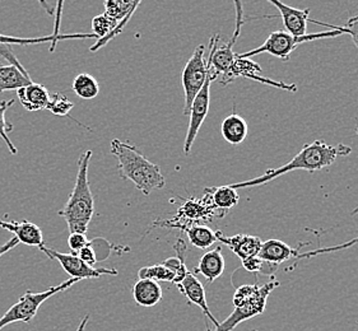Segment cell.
Wrapping results in <instances>:
<instances>
[{
	"instance_id": "obj_1",
	"label": "cell",
	"mask_w": 358,
	"mask_h": 331,
	"mask_svg": "<svg viewBox=\"0 0 358 331\" xmlns=\"http://www.w3.org/2000/svg\"><path fill=\"white\" fill-rule=\"evenodd\" d=\"M352 153L351 147L344 145H329L322 140H314L310 145L302 147L299 154H296L287 165L269 170L264 175L250 179V180L231 184L234 189H249V187L259 186L263 184H268L271 181L275 180L285 173L292 172L297 170H303L308 172L320 171L327 167L333 165L339 157L350 156Z\"/></svg>"
},
{
	"instance_id": "obj_2",
	"label": "cell",
	"mask_w": 358,
	"mask_h": 331,
	"mask_svg": "<svg viewBox=\"0 0 358 331\" xmlns=\"http://www.w3.org/2000/svg\"><path fill=\"white\" fill-rule=\"evenodd\" d=\"M111 154L119 162L117 170L122 180L131 181L141 193L150 195L155 190L165 187V176L159 166L147 159L136 145L114 139L111 142Z\"/></svg>"
},
{
	"instance_id": "obj_3",
	"label": "cell",
	"mask_w": 358,
	"mask_h": 331,
	"mask_svg": "<svg viewBox=\"0 0 358 331\" xmlns=\"http://www.w3.org/2000/svg\"><path fill=\"white\" fill-rule=\"evenodd\" d=\"M94 152L87 149L78 159V172L72 194L69 195L62 210L57 216L64 219L71 233H86L94 214V198L90 181H88V167Z\"/></svg>"
},
{
	"instance_id": "obj_4",
	"label": "cell",
	"mask_w": 358,
	"mask_h": 331,
	"mask_svg": "<svg viewBox=\"0 0 358 331\" xmlns=\"http://www.w3.org/2000/svg\"><path fill=\"white\" fill-rule=\"evenodd\" d=\"M342 35L343 34L341 31L334 29L327 31V32L303 35V36L300 37L292 36L286 31H275V32H272L269 35L263 45H260L257 49H252V50L248 51V52L240 54V57L250 59L251 57H257L259 54L266 52V54L280 59L283 61H288L291 58V54L301 43L322 40V38H333V37L342 36Z\"/></svg>"
},
{
	"instance_id": "obj_5",
	"label": "cell",
	"mask_w": 358,
	"mask_h": 331,
	"mask_svg": "<svg viewBox=\"0 0 358 331\" xmlns=\"http://www.w3.org/2000/svg\"><path fill=\"white\" fill-rule=\"evenodd\" d=\"M78 281L76 278H71L68 281H63L62 284L51 287L43 292L36 293V292L29 290L26 295H22L21 298L0 318V330L7 325L29 323L34 317L36 316L37 311L45 301H48L52 295L68 290Z\"/></svg>"
},
{
	"instance_id": "obj_6",
	"label": "cell",
	"mask_w": 358,
	"mask_h": 331,
	"mask_svg": "<svg viewBox=\"0 0 358 331\" xmlns=\"http://www.w3.org/2000/svg\"><path fill=\"white\" fill-rule=\"evenodd\" d=\"M278 287H280V281L275 279H272L263 286H259L258 290L251 295L250 298H248L240 306L235 307L232 314L223 323H220L218 328H215V330L212 331H232L241 323L262 315L266 307V301L269 295Z\"/></svg>"
},
{
	"instance_id": "obj_7",
	"label": "cell",
	"mask_w": 358,
	"mask_h": 331,
	"mask_svg": "<svg viewBox=\"0 0 358 331\" xmlns=\"http://www.w3.org/2000/svg\"><path fill=\"white\" fill-rule=\"evenodd\" d=\"M208 77V60L206 59V46L199 45L187 60L181 74V82L184 87V115L189 116L190 108L195 96L199 94Z\"/></svg>"
},
{
	"instance_id": "obj_8",
	"label": "cell",
	"mask_w": 358,
	"mask_h": 331,
	"mask_svg": "<svg viewBox=\"0 0 358 331\" xmlns=\"http://www.w3.org/2000/svg\"><path fill=\"white\" fill-rule=\"evenodd\" d=\"M237 78L254 80V82L268 84V86L274 87V88H280V89H283L287 92H296L297 91L296 84H287L285 82L265 78L263 75V69L258 63L252 61L251 59L243 58V57H240V54L235 55V59L229 66V72L226 73V75L218 82H220L221 86L226 87L231 84Z\"/></svg>"
},
{
	"instance_id": "obj_9",
	"label": "cell",
	"mask_w": 358,
	"mask_h": 331,
	"mask_svg": "<svg viewBox=\"0 0 358 331\" xmlns=\"http://www.w3.org/2000/svg\"><path fill=\"white\" fill-rule=\"evenodd\" d=\"M215 80V75L210 72L208 65V77L204 86L201 87L199 94L195 96L192 108H190V122L187 128V138L184 142V153L189 154L192 151L195 139L198 137V133L201 130V125L204 123L210 105V84Z\"/></svg>"
},
{
	"instance_id": "obj_10",
	"label": "cell",
	"mask_w": 358,
	"mask_h": 331,
	"mask_svg": "<svg viewBox=\"0 0 358 331\" xmlns=\"http://www.w3.org/2000/svg\"><path fill=\"white\" fill-rule=\"evenodd\" d=\"M43 253H46L51 260H57V263L64 269L65 273L68 274L71 278H76L79 281L82 279H94V278H100L102 275H117L116 269H106V267H90L85 261L79 259L77 255L74 253H64V252H57L54 249H48V247H41L40 249Z\"/></svg>"
},
{
	"instance_id": "obj_11",
	"label": "cell",
	"mask_w": 358,
	"mask_h": 331,
	"mask_svg": "<svg viewBox=\"0 0 358 331\" xmlns=\"http://www.w3.org/2000/svg\"><path fill=\"white\" fill-rule=\"evenodd\" d=\"M215 216L222 218V216L215 208H212L204 199L199 200L190 198L180 207L178 214L171 222L165 224L179 227L184 230L193 224H199L201 221H209L212 216Z\"/></svg>"
},
{
	"instance_id": "obj_12",
	"label": "cell",
	"mask_w": 358,
	"mask_h": 331,
	"mask_svg": "<svg viewBox=\"0 0 358 331\" xmlns=\"http://www.w3.org/2000/svg\"><path fill=\"white\" fill-rule=\"evenodd\" d=\"M280 10V18L283 21L285 31L292 36L300 37L306 35L310 9H297L287 6L280 0H265Z\"/></svg>"
},
{
	"instance_id": "obj_13",
	"label": "cell",
	"mask_w": 358,
	"mask_h": 331,
	"mask_svg": "<svg viewBox=\"0 0 358 331\" xmlns=\"http://www.w3.org/2000/svg\"><path fill=\"white\" fill-rule=\"evenodd\" d=\"M180 292L182 295H185L187 298V301L190 303H193L195 306H198L203 314L206 315L208 320L215 325V328H218L220 323L217 321L212 312L208 307L207 297H206V290L204 287L201 284V281L194 275L193 273H189L185 275V278L182 281H180L179 284H176Z\"/></svg>"
},
{
	"instance_id": "obj_14",
	"label": "cell",
	"mask_w": 358,
	"mask_h": 331,
	"mask_svg": "<svg viewBox=\"0 0 358 331\" xmlns=\"http://www.w3.org/2000/svg\"><path fill=\"white\" fill-rule=\"evenodd\" d=\"M217 241L222 242L223 245L227 246L231 251L236 255L240 260L248 259L250 256H257L260 246H262V238L251 235H235V236H224L221 230L215 232Z\"/></svg>"
},
{
	"instance_id": "obj_15",
	"label": "cell",
	"mask_w": 358,
	"mask_h": 331,
	"mask_svg": "<svg viewBox=\"0 0 358 331\" xmlns=\"http://www.w3.org/2000/svg\"><path fill=\"white\" fill-rule=\"evenodd\" d=\"M297 255V249L287 245L286 242L280 240H268L265 242H262L258 252L259 258L263 260L268 267H272L274 272L282 263H286L292 258L296 259Z\"/></svg>"
},
{
	"instance_id": "obj_16",
	"label": "cell",
	"mask_w": 358,
	"mask_h": 331,
	"mask_svg": "<svg viewBox=\"0 0 358 331\" xmlns=\"http://www.w3.org/2000/svg\"><path fill=\"white\" fill-rule=\"evenodd\" d=\"M0 228L9 230L23 245L43 247V235L37 224L29 221H3L0 219Z\"/></svg>"
},
{
	"instance_id": "obj_17",
	"label": "cell",
	"mask_w": 358,
	"mask_h": 331,
	"mask_svg": "<svg viewBox=\"0 0 358 331\" xmlns=\"http://www.w3.org/2000/svg\"><path fill=\"white\" fill-rule=\"evenodd\" d=\"M203 199L223 216L229 209L236 207L240 200V196L236 189H234L231 185H226V186L207 187L204 190Z\"/></svg>"
},
{
	"instance_id": "obj_18",
	"label": "cell",
	"mask_w": 358,
	"mask_h": 331,
	"mask_svg": "<svg viewBox=\"0 0 358 331\" xmlns=\"http://www.w3.org/2000/svg\"><path fill=\"white\" fill-rule=\"evenodd\" d=\"M17 97L22 106L27 111H41L46 110L51 100L50 94L46 87L38 83H31L29 86L17 89Z\"/></svg>"
},
{
	"instance_id": "obj_19",
	"label": "cell",
	"mask_w": 358,
	"mask_h": 331,
	"mask_svg": "<svg viewBox=\"0 0 358 331\" xmlns=\"http://www.w3.org/2000/svg\"><path fill=\"white\" fill-rule=\"evenodd\" d=\"M194 272L201 274L208 283H213L215 279H218L224 272V258L221 247H215V250L206 252Z\"/></svg>"
},
{
	"instance_id": "obj_20",
	"label": "cell",
	"mask_w": 358,
	"mask_h": 331,
	"mask_svg": "<svg viewBox=\"0 0 358 331\" xmlns=\"http://www.w3.org/2000/svg\"><path fill=\"white\" fill-rule=\"evenodd\" d=\"M32 83L29 72L24 68L15 65L0 64V94L6 91H15Z\"/></svg>"
},
{
	"instance_id": "obj_21",
	"label": "cell",
	"mask_w": 358,
	"mask_h": 331,
	"mask_svg": "<svg viewBox=\"0 0 358 331\" xmlns=\"http://www.w3.org/2000/svg\"><path fill=\"white\" fill-rule=\"evenodd\" d=\"M133 298L138 306L153 307L162 300V288L158 281L139 279L133 287Z\"/></svg>"
},
{
	"instance_id": "obj_22",
	"label": "cell",
	"mask_w": 358,
	"mask_h": 331,
	"mask_svg": "<svg viewBox=\"0 0 358 331\" xmlns=\"http://www.w3.org/2000/svg\"><path fill=\"white\" fill-rule=\"evenodd\" d=\"M221 133L224 140L229 142V145H241L248 137V124L244 117L234 112L223 120Z\"/></svg>"
},
{
	"instance_id": "obj_23",
	"label": "cell",
	"mask_w": 358,
	"mask_h": 331,
	"mask_svg": "<svg viewBox=\"0 0 358 331\" xmlns=\"http://www.w3.org/2000/svg\"><path fill=\"white\" fill-rule=\"evenodd\" d=\"M184 230L187 233L190 244L196 249L206 250L217 242V235L215 230H210L204 224H193Z\"/></svg>"
},
{
	"instance_id": "obj_24",
	"label": "cell",
	"mask_w": 358,
	"mask_h": 331,
	"mask_svg": "<svg viewBox=\"0 0 358 331\" xmlns=\"http://www.w3.org/2000/svg\"><path fill=\"white\" fill-rule=\"evenodd\" d=\"M175 251H176V256L175 258H170L166 259L162 264L165 267H169L175 273V284H179L180 281L185 278L189 272H187V264H185V255H187V244L184 242V240L179 238L178 242L173 246Z\"/></svg>"
},
{
	"instance_id": "obj_25",
	"label": "cell",
	"mask_w": 358,
	"mask_h": 331,
	"mask_svg": "<svg viewBox=\"0 0 358 331\" xmlns=\"http://www.w3.org/2000/svg\"><path fill=\"white\" fill-rule=\"evenodd\" d=\"M72 88L74 94L82 100H94L100 94V86L97 80L88 73L78 74L73 80Z\"/></svg>"
},
{
	"instance_id": "obj_26",
	"label": "cell",
	"mask_w": 358,
	"mask_h": 331,
	"mask_svg": "<svg viewBox=\"0 0 358 331\" xmlns=\"http://www.w3.org/2000/svg\"><path fill=\"white\" fill-rule=\"evenodd\" d=\"M139 279H152L156 281H175V273L165 267L164 264H156L139 269L138 272Z\"/></svg>"
},
{
	"instance_id": "obj_27",
	"label": "cell",
	"mask_w": 358,
	"mask_h": 331,
	"mask_svg": "<svg viewBox=\"0 0 358 331\" xmlns=\"http://www.w3.org/2000/svg\"><path fill=\"white\" fill-rule=\"evenodd\" d=\"M15 100H9V101H1L0 102V138L4 140V143L7 145L8 149L12 153V154H17L18 151L15 148V145L12 143V140L8 137V133L13 130V125L9 124L7 122V114L8 110L10 106L15 105Z\"/></svg>"
},
{
	"instance_id": "obj_28",
	"label": "cell",
	"mask_w": 358,
	"mask_h": 331,
	"mask_svg": "<svg viewBox=\"0 0 358 331\" xmlns=\"http://www.w3.org/2000/svg\"><path fill=\"white\" fill-rule=\"evenodd\" d=\"M50 43V51H55L57 49V38L50 36L35 37V38H22V37L7 36L0 35V45H20V46H27V45H38V43Z\"/></svg>"
},
{
	"instance_id": "obj_29",
	"label": "cell",
	"mask_w": 358,
	"mask_h": 331,
	"mask_svg": "<svg viewBox=\"0 0 358 331\" xmlns=\"http://www.w3.org/2000/svg\"><path fill=\"white\" fill-rule=\"evenodd\" d=\"M63 7H64V0H57V13H55V22H54V31L52 36L55 37L59 41L64 40H85V38H97L94 34H69V35H62L60 34V23H62V15H63Z\"/></svg>"
},
{
	"instance_id": "obj_30",
	"label": "cell",
	"mask_w": 358,
	"mask_h": 331,
	"mask_svg": "<svg viewBox=\"0 0 358 331\" xmlns=\"http://www.w3.org/2000/svg\"><path fill=\"white\" fill-rule=\"evenodd\" d=\"M74 108V103L63 94H55L51 96L50 102L46 110H50L54 115L69 116V112Z\"/></svg>"
},
{
	"instance_id": "obj_31",
	"label": "cell",
	"mask_w": 358,
	"mask_h": 331,
	"mask_svg": "<svg viewBox=\"0 0 358 331\" xmlns=\"http://www.w3.org/2000/svg\"><path fill=\"white\" fill-rule=\"evenodd\" d=\"M358 213V207L355 209L353 212H352V216H355V214H357ZM358 245V237L353 238L351 241H348V242H344V244H341V245L337 246H331V247H327V249H319V250H313V251L305 252V253H299L297 255V260L301 259H310V258H314V256H319V255H324V253H330V252H337L341 251V250H347V249H350L352 246Z\"/></svg>"
},
{
	"instance_id": "obj_32",
	"label": "cell",
	"mask_w": 358,
	"mask_h": 331,
	"mask_svg": "<svg viewBox=\"0 0 358 331\" xmlns=\"http://www.w3.org/2000/svg\"><path fill=\"white\" fill-rule=\"evenodd\" d=\"M308 22H313L316 24H320V26H328L330 29H334L341 31L342 34H348L351 36L352 41L355 43L356 49L358 51V15L357 17H352L350 21L347 22L344 26H331V24H327V23H322V22L313 21V20H308Z\"/></svg>"
},
{
	"instance_id": "obj_33",
	"label": "cell",
	"mask_w": 358,
	"mask_h": 331,
	"mask_svg": "<svg viewBox=\"0 0 358 331\" xmlns=\"http://www.w3.org/2000/svg\"><path fill=\"white\" fill-rule=\"evenodd\" d=\"M243 267L246 272H250V273L269 274L268 270H271V267H268L264 261L259 258L258 255L243 260ZM271 273H272V270H271Z\"/></svg>"
},
{
	"instance_id": "obj_34",
	"label": "cell",
	"mask_w": 358,
	"mask_h": 331,
	"mask_svg": "<svg viewBox=\"0 0 358 331\" xmlns=\"http://www.w3.org/2000/svg\"><path fill=\"white\" fill-rule=\"evenodd\" d=\"M234 4H235V10H236V26H235L234 36H232V38L229 41L231 45H235V43H236L237 38L241 35V29H243V26H244L245 23L243 1H241V0H234Z\"/></svg>"
},
{
	"instance_id": "obj_35",
	"label": "cell",
	"mask_w": 358,
	"mask_h": 331,
	"mask_svg": "<svg viewBox=\"0 0 358 331\" xmlns=\"http://www.w3.org/2000/svg\"><path fill=\"white\" fill-rule=\"evenodd\" d=\"M68 245L72 250V253H77L79 250H82L83 247H86L88 245V238L86 237V233H78V232H74L69 235L68 238Z\"/></svg>"
},
{
	"instance_id": "obj_36",
	"label": "cell",
	"mask_w": 358,
	"mask_h": 331,
	"mask_svg": "<svg viewBox=\"0 0 358 331\" xmlns=\"http://www.w3.org/2000/svg\"><path fill=\"white\" fill-rule=\"evenodd\" d=\"M88 242H90V241H88ZM76 255H77L82 261H85L86 264H88L90 267H94V264L99 261V259H97V253L94 251V247L90 245V244H88L86 247H83L82 250H79Z\"/></svg>"
},
{
	"instance_id": "obj_37",
	"label": "cell",
	"mask_w": 358,
	"mask_h": 331,
	"mask_svg": "<svg viewBox=\"0 0 358 331\" xmlns=\"http://www.w3.org/2000/svg\"><path fill=\"white\" fill-rule=\"evenodd\" d=\"M20 244V241L17 240V238L13 237L10 241H8L7 244H4L3 246H0V258L6 253V252L10 251V250H13L15 246Z\"/></svg>"
},
{
	"instance_id": "obj_38",
	"label": "cell",
	"mask_w": 358,
	"mask_h": 331,
	"mask_svg": "<svg viewBox=\"0 0 358 331\" xmlns=\"http://www.w3.org/2000/svg\"><path fill=\"white\" fill-rule=\"evenodd\" d=\"M38 3L41 4V7L45 9V12L49 15H54V8L49 6V3L46 0H38Z\"/></svg>"
},
{
	"instance_id": "obj_39",
	"label": "cell",
	"mask_w": 358,
	"mask_h": 331,
	"mask_svg": "<svg viewBox=\"0 0 358 331\" xmlns=\"http://www.w3.org/2000/svg\"><path fill=\"white\" fill-rule=\"evenodd\" d=\"M88 320H90V315H87V316L83 317V320L80 321V324H79L77 331H85L87 324H88Z\"/></svg>"
},
{
	"instance_id": "obj_40",
	"label": "cell",
	"mask_w": 358,
	"mask_h": 331,
	"mask_svg": "<svg viewBox=\"0 0 358 331\" xmlns=\"http://www.w3.org/2000/svg\"><path fill=\"white\" fill-rule=\"evenodd\" d=\"M136 6L139 7L141 6V3H142V0H136Z\"/></svg>"
},
{
	"instance_id": "obj_41",
	"label": "cell",
	"mask_w": 358,
	"mask_h": 331,
	"mask_svg": "<svg viewBox=\"0 0 358 331\" xmlns=\"http://www.w3.org/2000/svg\"><path fill=\"white\" fill-rule=\"evenodd\" d=\"M207 331H212V329H210V328H209V326H208V325H207Z\"/></svg>"
},
{
	"instance_id": "obj_42",
	"label": "cell",
	"mask_w": 358,
	"mask_h": 331,
	"mask_svg": "<svg viewBox=\"0 0 358 331\" xmlns=\"http://www.w3.org/2000/svg\"><path fill=\"white\" fill-rule=\"evenodd\" d=\"M357 134H358V128H357Z\"/></svg>"
},
{
	"instance_id": "obj_43",
	"label": "cell",
	"mask_w": 358,
	"mask_h": 331,
	"mask_svg": "<svg viewBox=\"0 0 358 331\" xmlns=\"http://www.w3.org/2000/svg\"><path fill=\"white\" fill-rule=\"evenodd\" d=\"M252 331H258V330H252Z\"/></svg>"
}]
</instances>
